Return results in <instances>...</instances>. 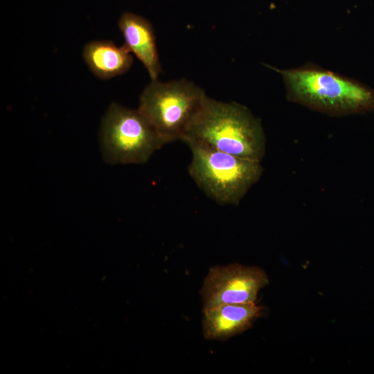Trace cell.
Listing matches in <instances>:
<instances>
[{
    "label": "cell",
    "instance_id": "cell-1",
    "mask_svg": "<svg viewBox=\"0 0 374 374\" xmlns=\"http://www.w3.org/2000/svg\"><path fill=\"white\" fill-rule=\"evenodd\" d=\"M182 141L195 142L218 151L261 161L266 138L260 121L238 103L207 96L188 127Z\"/></svg>",
    "mask_w": 374,
    "mask_h": 374
},
{
    "label": "cell",
    "instance_id": "cell-2",
    "mask_svg": "<svg viewBox=\"0 0 374 374\" xmlns=\"http://www.w3.org/2000/svg\"><path fill=\"white\" fill-rule=\"evenodd\" d=\"M274 69L281 74L293 102L335 116L374 109V90L355 80L314 66Z\"/></svg>",
    "mask_w": 374,
    "mask_h": 374
},
{
    "label": "cell",
    "instance_id": "cell-3",
    "mask_svg": "<svg viewBox=\"0 0 374 374\" xmlns=\"http://www.w3.org/2000/svg\"><path fill=\"white\" fill-rule=\"evenodd\" d=\"M192 157L190 177L208 197L220 204L238 205L260 178V162L222 152L195 142L185 143Z\"/></svg>",
    "mask_w": 374,
    "mask_h": 374
},
{
    "label": "cell",
    "instance_id": "cell-4",
    "mask_svg": "<svg viewBox=\"0 0 374 374\" xmlns=\"http://www.w3.org/2000/svg\"><path fill=\"white\" fill-rule=\"evenodd\" d=\"M206 98L202 89L187 80H153L143 91L138 109L164 145L182 139Z\"/></svg>",
    "mask_w": 374,
    "mask_h": 374
},
{
    "label": "cell",
    "instance_id": "cell-5",
    "mask_svg": "<svg viewBox=\"0 0 374 374\" xmlns=\"http://www.w3.org/2000/svg\"><path fill=\"white\" fill-rule=\"evenodd\" d=\"M100 145L109 164H139L148 161L163 143L140 111L112 103L100 129Z\"/></svg>",
    "mask_w": 374,
    "mask_h": 374
},
{
    "label": "cell",
    "instance_id": "cell-6",
    "mask_svg": "<svg viewBox=\"0 0 374 374\" xmlns=\"http://www.w3.org/2000/svg\"><path fill=\"white\" fill-rule=\"evenodd\" d=\"M268 282L265 271L258 267L237 263L213 267L201 290L203 311L224 304L256 303Z\"/></svg>",
    "mask_w": 374,
    "mask_h": 374
},
{
    "label": "cell",
    "instance_id": "cell-7",
    "mask_svg": "<svg viewBox=\"0 0 374 374\" xmlns=\"http://www.w3.org/2000/svg\"><path fill=\"white\" fill-rule=\"evenodd\" d=\"M262 308L256 303L224 304L203 311L204 337L225 340L249 328L260 316Z\"/></svg>",
    "mask_w": 374,
    "mask_h": 374
},
{
    "label": "cell",
    "instance_id": "cell-8",
    "mask_svg": "<svg viewBox=\"0 0 374 374\" xmlns=\"http://www.w3.org/2000/svg\"><path fill=\"white\" fill-rule=\"evenodd\" d=\"M118 26L125 44L142 62L152 80H157L161 68L151 24L139 15L127 12L121 17Z\"/></svg>",
    "mask_w": 374,
    "mask_h": 374
},
{
    "label": "cell",
    "instance_id": "cell-9",
    "mask_svg": "<svg viewBox=\"0 0 374 374\" xmlns=\"http://www.w3.org/2000/svg\"><path fill=\"white\" fill-rule=\"evenodd\" d=\"M84 59L90 70L104 79L122 75L131 67V51L124 44L117 46L110 41H93L83 50Z\"/></svg>",
    "mask_w": 374,
    "mask_h": 374
}]
</instances>
